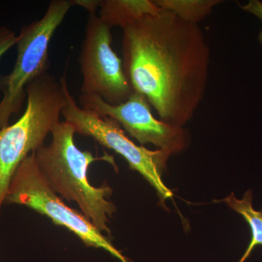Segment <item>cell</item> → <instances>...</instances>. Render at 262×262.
Listing matches in <instances>:
<instances>
[{"mask_svg": "<svg viewBox=\"0 0 262 262\" xmlns=\"http://www.w3.org/2000/svg\"><path fill=\"white\" fill-rule=\"evenodd\" d=\"M123 30V68L131 88L160 120L184 127L204 98L211 50L201 27L163 10Z\"/></svg>", "mask_w": 262, "mask_h": 262, "instance_id": "obj_1", "label": "cell"}, {"mask_svg": "<svg viewBox=\"0 0 262 262\" xmlns=\"http://www.w3.org/2000/svg\"><path fill=\"white\" fill-rule=\"evenodd\" d=\"M75 133L69 122L57 124L51 132V144L35 151L38 167L57 194L70 203L75 202L100 232L110 234V217L116 211L114 203L108 201L113 189L108 185L94 187L88 173L93 163L105 160L114 163L113 158L108 155L98 158L79 149L74 141Z\"/></svg>", "mask_w": 262, "mask_h": 262, "instance_id": "obj_2", "label": "cell"}, {"mask_svg": "<svg viewBox=\"0 0 262 262\" xmlns=\"http://www.w3.org/2000/svg\"><path fill=\"white\" fill-rule=\"evenodd\" d=\"M67 89L65 76L60 81L48 72L41 76L27 88L22 116L0 129V213L15 170L28 155L44 146L45 139L59 123Z\"/></svg>", "mask_w": 262, "mask_h": 262, "instance_id": "obj_3", "label": "cell"}, {"mask_svg": "<svg viewBox=\"0 0 262 262\" xmlns=\"http://www.w3.org/2000/svg\"><path fill=\"white\" fill-rule=\"evenodd\" d=\"M69 0H53L39 20L22 27L18 35L16 61L13 70L0 78V129L9 125L10 117L20 113L27 88L47 73L50 42L70 8Z\"/></svg>", "mask_w": 262, "mask_h": 262, "instance_id": "obj_4", "label": "cell"}, {"mask_svg": "<svg viewBox=\"0 0 262 262\" xmlns=\"http://www.w3.org/2000/svg\"><path fill=\"white\" fill-rule=\"evenodd\" d=\"M5 204L28 207L46 215L54 225L75 234L86 247L101 248L121 262H129L82 213L65 204L51 187L38 167L35 151L20 163L10 180Z\"/></svg>", "mask_w": 262, "mask_h": 262, "instance_id": "obj_5", "label": "cell"}, {"mask_svg": "<svg viewBox=\"0 0 262 262\" xmlns=\"http://www.w3.org/2000/svg\"><path fill=\"white\" fill-rule=\"evenodd\" d=\"M66 95L67 104L61 115L65 121L74 127L76 133L93 138L98 144L121 155L130 168L141 173L155 188L160 201L172 198L171 191L162 180L170 154L163 150H149L136 145L125 135L116 120L111 117H100L94 112L80 107L68 89Z\"/></svg>", "mask_w": 262, "mask_h": 262, "instance_id": "obj_6", "label": "cell"}, {"mask_svg": "<svg viewBox=\"0 0 262 262\" xmlns=\"http://www.w3.org/2000/svg\"><path fill=\"white\" fill-rule=\"evenodd\" d=\"M80 56L82 95L96 96L106 103H125L134 93L122 60L114 51L111 27L96 13H89Z\"/></svg>", "mask_w": 262, "mask_h": 262, "instance_id": "obj_7", "label": "cell"}, {"mask_svg": "<svg viewBox=\"0 0 262 262\" xmlns=\"http://www.w3.org/2000/svg\"><path fill=\"white\" fill-rule=\"evenodd\" d=\"M82 108L100 117H111L141 145L151 144L168 154L180 152L187 146V132L155 118L151 106L143 95L134 91L125 103L112 105L96 96L81 95Z\"/></svg>", "mask_w": 262, "mask_h": 262, "instance_id": "obj_8", "label": "cell"}, {"mask_svg": "<svg viewBox=\"0 0 262 262\" xmlns=\"http://www.w3.org/2000/svg\"><path fill=\"white\" fill-rule=\"evenodd\" d=\"M99 18L108 27L125 28L163 9L151 0H100Z\"/></svg>", "mask_w": 262, "mask_h": 262, "instance_id": "obj_9", "label": "cell"}, {"mask_svg": "<svg viewBox=\"0 0 262 262\" xmlns=\"http://www.w3.org/2000/svg\"><path fill=\"white\" fill-rule=\"evenodd\" d=\"M252 199V192L248 190L241 200L236 198L232 193L222 201L231 209L242 215L251 229V241L239 262L246 261L256 246H262V209L256 211L253 208Z\"/></svg>", "mask_w": 262, "mask_h": 262, "instance_id": "obj_10", "label": "cell"}, {"mask_svg": "<svg viewBox=\"0 0 262 262\" xmlns=\"http://www.w3.org/2000/svg\"><path fill=\"white\" fill-rule=\"evenodd\" d=\"M164 10L173 12L185 21L198 24L208 16L222 0H155Z\"/></svg>", "mask_w": 262, "mask_h": 262, "instance_id": "obj_11", "label": "cell"}, {"mask_svg": "<svg viewBox=\"0 0 262 262\" xmlns=\"http://www.w3.org/2000/svg\"><path fill=\"white\" fill-rule=\"evenodd\" d=\"M18 42V35L6 27L0 28V59Z\"/></svg>", "mask_w": 262, "mask_h": 262, "instance_id": "obj_12", "label": "cell"}, {"mask_svg": "<svg viewBox=\"0 0 262 262\" xmlns=\"http://www.w3.org/2000/svg\"><path fill=\"white\" fill-rule=\"evenodd\" d=\"M239 7L244 11L255 15L262 21V2L258 0H251L246 5H239ZM258 40L262 45V30L258 35Z\"/></svg>", "mask_w": 262, "mask_h": 262, "instance_id": "obj_13", "label": "cell"}, {"mask_svg": "<svg viewBox=\"0 0 262 262\" xmlns=\"http://www.w3.org/2000/svg\"><path fill=\"white\" fill-rule=\"evenodd\" d=\"M72 4L83 7L89 13H96V9L99 7L100 0H75L72 1Z\"/></svg>", "mask_w": 262, "mask_h": 262, "instance_id": "obj_14", "label": "cell"}]
</instances>
